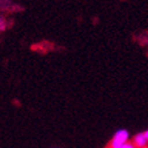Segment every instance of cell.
<instances>
[{
	"label": "cell",
	"mask_w": 148,
	"mask_h": 148,
	"mask_svg": "<svg viewBox=\"0 0 148 148\" xmlns=\"http://www.w3.org/2000/svg\"><path fill=\"white\" fill-rule=\"evenodd\" d=\"M132 143L136 148H147L148 147V130L146 129L143 132L135 134Z\"/></svg>",
	"instance_id": "cell-2"
},
{
	"label": "cell",
	"mask_w": 148,
	"mask_h": 148,
	"mask_svg": "<svg viewBox=\"0 0 148 148\" xmlns=\"http://www.w3.org/2000/svg\"><path fill=\"white\" fill-rule=\"evenodd\" d=\"M122 148H136V147L132 143V141H128V142H126L125 145L122 146Z\"/></svg>",
	"instance_id": "cell-3"
},
{
	"label": "cell",
	"mask_w": 148,
	"mask_h": 148,
	"mask_svg": "<svg viewBox=\"0 0 148 148\" xmlns=\"http://www.w3.org/2000/svg\"><path fill=\"white\" fill-rule=\"evenodd\" d=\"M129 139H130V134L127 129L123 128L117 129L109 142V148H122V146L126 142H128Z\"/></svg>",
	"instance_id": "cell-1"
}]
</instances>
